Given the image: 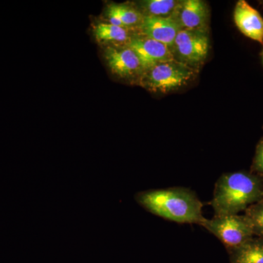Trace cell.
Returning a JSON list of instances; mask_svg holds the SVG:
<instances>
[{"label":"cell","mask_w":263,"mask_h":263,"mask_svg":"<svg viewBox=\"0 0 263 263\" xmlns=\"http://www.w3.org/2000/svg\"><path fill=\"white\" fill-rule=\"evenodd\" d=\"M209 47L205 31L181 29L173 48L186 63L198 64L206 58Z\"/></svg>","instance_id":"5"},{"label":"cell","mask_w":263,"mask_h":263,"mask_svg":"<svg viewBox=\"0 0 263 263\" xmlns=\"http://www.w3.org/2000/svg\"><path fill=\"white\" fill-rule=\"evenodd\" d=\"M147 212L178 223L201 224V202L196 195L183 188L153 190L141 192L135 197Z\"/></svg>","instance_id":"1"},{"label":"cell","mask_w":263,"mask_h":263,"mask_svg":"<svg viewBox=\"0 0 263 263\" xmlns=\"http://www.w3.org/2000/svg\"><path fill=\"white\" fill-rule=\"evenodd\" d=\"M142 32L146 37L174 47L175 40L181 27L174 17L144 16L141 23Z\"/></svg>","instance_id":"7"},{"label":"cell","mask_w":263,"mask_h":263,"mask_svg":"<svg viewBox=\"0 0 263 263\" xmlns=\"http://www.w3.org/2000/svg\"><path fill=\"white\" fill-rule=\"evenodd\" d=\"M263 198V186L255 176L243 172L223 175L214 189L215 215L238 214Z\"/></svg>","instance_id":"2"},{"label":"cell","mask_w":263,"mask_h":263,"mask_svg":"<svg viewBox=\"0 0 263 263\" xmlns=\"http://www.w3.org/2000/svg\"><path fill=\"white\" fill-rule=\"evenodd\" d=\"M228 252L230 263H263V238H251Z\"/></svg>","instance_id":"11"},{"label":"cell","mask_w":263,"mask_h":263,"mask_svg":"<svg viewBox=\"0 0 263 263\" xmlns=\"http://www.w3.org/2000/svg\"><path fill=\"white\" fill-rule=\"evenodd\" d=\"M243 216L253 234L263 238V198L247 208Z\"/></svg>","instance_id":"14"},{"label":"cell","mask_w":263,"mask_h":263,"mask_svg":"<svg viewBox=\"0 0 263 263\" xmlns=\"http://www.w3.org/2000/svg\"><path fill=\"white\" fill-rule=\"evenodd\" d=\"M200 226L219 238L228 252L253 238V233L245 216L238 214L215 215L211 219H204Z\"/></svg>","instance_id":"4"},{"label":"cell","mask_w":263,"mask_h":263,"mask_svg":"<svg viewBox=\"0 0 263 263\" xmlns=\"http://www.w3.org/2000/svg\"><path fill=\"white\" fill-rule=\"evenodd\" d=\"M179 4V1L175 0H148L143 2L142 7L146 12V16L168 18L174 17Z\"/></svg>","instance_id":"12"},{"label":"cell","mask_w":263,"mask_h":263,"mask_svg":"<svg viewBox=\"0 0 263 263\" xmlns=\"http://www.w3.org/2000/svg\"><path fill=\"white\" fill-rule=\"evenodd\" d=\"M105 58L110 70L121 77H131L144 70L139 58L130 48H108Z\"/></svg>","instance_id":"10"},{"label":"cell","mask_w":263,"mask_h":263,"mask_svg":"<svg viewBox=\"0 0 263 263\" xmlns=\"http://www.w3.org/2000/svg\"><path fill=\"white\" fill-rule=\"evenodd\" d=\"M194 70L184 62L171 60L147 69L143 84L152 91L168 92L179 89L193 79Z\"/></svg>","instance_id":"3"},{"label":"cell","mask_w":263,"mask_h":263,"mask_svg":"<svg viewBox=\"0 0 263 263\" xmlns=\"http://www.w3.org/2000/svg\"><path fill=\"white\" fill-rule=\"evenodd\" d=\"M234 21L246 37L263 43V18L259 12L245 0H240L235 5Z\"/></svg>","instance_id":"9"},{"label":"cell","mask_w":263,"mask_h":263,"mask_svg":"<svg viewBox=\"0 0 263 263\" xmlns=\"http://www.w3.org/2000/svg\"><path fill=\"white\" fill-rule=\"evenodd\" d=\"M129 47L136 53L144 70L157 64L175 60L171 48L151 38H133L129 41Z\"/></svg>","instance_id":"6"},{"label":"cell","mask_w":263,"mask_h":263,"mask_svg":"<svg viewBox=\"0 0 263 263\" xmlns=\"http://www.w3.org/2000/svg\"><path fill=\"white\" fill-rule=\"evenodd\" d=\"M209 17L206 4L200 0L180 2L174 15L181 29L205 31Z\"/></svg>","instance_id":"8"},{"label":"cell","mask_w":263,"mask_h":263,"mask_svg":"<svg viewBox=\"0 0 263 263\" xmlns=\"http://www.w3.org/2000/svg\"><path fill=\"white\" fill-rule=\"evenodd\" d=\"M108 10L113 12L119 17L124 27L133 26L142 22L141 14L137 10L124 5H110Z\"/></svg>","instance_id":"15"},{"label":"cell","mask_w":263,"mask_h":263,"mask_svg":"<svg viewBox=\"0 0 263 263\" xmlns=\"http://www.w3.org/2000/svg\"><path fill=\"white\" fill-rule=\"evenodd\" d=\"M254 167L259 172L263 173V141H261L257 146L254 158Z\"/></svg>","instance_id":"16"},{"label":"cell","mask_w":263,"mask_h":263,"mask_svg":"<svg viewBox=\"0 0 263 263\" xmlns=\"http://www.w3.org/2000/svg\"><path fill=\"white\" fill-rule=\"evenodd\" d=\"M95 37L98 41L107 42H124L128 39V33L124 27L110 24H99L95 27Z\"/></svg>","instance_id":"13"}]
</instances>
